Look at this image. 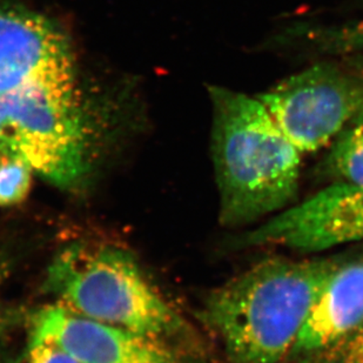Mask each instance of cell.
<instances>
[{
	"label": "cell",
	"instance_id": "obj_6",
	"mask_svg": "<svg viewBox=\"0 0 363 363\" xmlns=\"http://www.w3.org/2000/svg\"><path fill=\"white\" fill-rule=\"evenodd\" d=\"M363 240V189L333 182L250 230L243 247L316 253Z\"/></svg>",
	"mask_w": 363,
	"mask_h": 363
},
{
	"label": "cell",
	"instance_id": "obj_2",
	"mask_svg": "<svg viewBox=\"0 0 363 363\" xmlns=\"http://www.w3.org/2000/svg\"><path fill=\"white\" fill-rule=\"evenodd\" d=\"M348 257H269L216 288L200 319L228 363H286L325 284Z\"/></svg>",
	"mask_w": 363,
	"mask_h": 363
},
{
	"label": "cell",
	"instance_id": "obj_13",
	"mask_svg": "<svg viewBox=\"0 0 363 363\" xmlns=\"http://www.w3.org/2000/svg\"><path fill=\"white\" fill-rule=\"evenodd\" d=\"M19 363H79L55 343L30 336L28 348Z\"/></svg>",
	"mask_w": 363,
	"mask_h": 363
},
{
	"label": "cell",
	"instance_id": "obj_4",
	"mask_svg": "<svg viewBox=\"0 0 363 363\" xmlns=\"http://www.w3.org/2000/svg\"><path fill=\"white\" fill-rule=\"evenodd\" d=\"M45 289L89 319L168 340L189 325L146 278L130 253L114 246L73 243L48 268Z\"/></svg>",
	"mask_w": 363,
	"mask_h": 363
},
{
	"label": "cell",
	"instance_id": "obj_5",
	"mask_svg": "<svg viewBox=\"0 0 363 363\" xmlns=\"http://www.w3.org/2000/svg\"><path fill=\"white\" fill-rule=\"evenodd\" d=\"M257 98L302 155L319 151L363 111V59L318 62Z\"/></svg>",
	"mask_w": 363,
	"mask_h": 363
},
{
	"label": "cell",
	"instance_id": "obj_11",
	"mask_svg": "<svg viewBox=\"0 0 363 363\" xmlns=\"http://www.w3.org/2000/svg\"><path fill=\"white\" fill-rule=\"evenodd\" d=\"M33 172L19 155H0V207L19 205L26 200L31 191Z\"/></svg>",
	"mask_w": 363,
	"mask_h": 363
},
{
	"label": "cell",
	"instance_id": "obj_15",
	"mask_svg": "<svg viewBox=\"0 0 363 363\" xmlns=\"http://www.w3.org/2000/svg\"><path fill=\"white\" fill-rule=\"evenodd\" d=\"M3 363H19V360H6Z\"/></svg>",
	"mask_w": 363,
	"mask_h": 363
},
{
	"label": "cell",
	"instance_id": "obj_16",
	"mask_svg": "<svg viewBox=\"0 0 363 363\" xmlns=\"http://www.w3.org/2000/svg\"><path fill=\"white\" fill-rule=\"evenodd\" d=\"M1 153H4V152L0 151V155H1Z\"/></svg>",
	"mask_w": 363,
	"mask_h": 363
},
{
	"label": "cell",
	"instance_id": "obj_12",
	"mask_svg": "<svg viewBox=\"0 0 363 363\" xmlns=\"http://www.w3.org/2000/svg\"><path fill=\"white\" fill-rule=\"evenodd\" d=\"M287 363H363V323L333 342Z\"/></svg>",
	"mask_w": 363,
	"mask_h": 363
},
{
	"label": "cell",
	"instance_id": "obj_3",
	"mask_svg": "<svg viewBox=\"0 0 363 363\" xmlns=\"http://www.w3.org/2000/svg\"><path fill=\"white\" fill-rule=\"evenodd\" d=\"M209 94L220 223L257 225L294 205L301 152L257 98L218 86Z\"/></svg>",
	"mask_w": 363,
	"mask_h": 363
},
{
	"label": "cell",
	"instance_id": "obj_1",
	"mask_svg": "<svg viewBox=\"0 0 363 363\" xmlns=\"http://www.w3.org/2000/svg\"><path fill=\"white\" fill-rule=\"evenodd\" d=\"M69 41L52 21L0 4V151L60 189L89 172V128Z\"/></svg>",
	"mask_w": 363,
	"mask_h": 363
},
{
	"label": "cell",
	"instance_id": "obj_8",
	"mask_svg": "<svg viewBox=\"0 0 363 363\" xmlns=\"http://www.w3.org/2000/svg\"><path fill=\"white\" fill-rule=\"evenodd\" d=\"M362 323L363 257H348L325 284L287 362L333 342Z\"/></svg>",
	"mask_w": 363,
	"mask_h": 363
},
{
	"label": "cell",
	"instance_id": "obj_10",
	"mask_svg": "<svg viewBox=\"0 0 363 363\" xmlns=\"http://www.w3.org/2000/svg\"><path fill=\"white\" fill-rule=\"evenodd\" d=\"M323 171L333 182L363 189V111L330 143Z\"/></svg>",
	"mask_w": 363,
	"mask_h": 363
},
{
	"label": "cell",
	"instance_id": "obj_9",
	"mask_svg": "<svg viewBox=\"0 0 363 363\" xmlns=\"http://www.w3.org/2000/svg\"><path fill=\"white\" fill-rule=\"evenodd\" d=\"M277 45L314 55L363 58V19L339 25H298L286 28Z\"/></svg>",
	"mask_w": 363,
	"mask_h": 363
},
{
	"label": "cell",
	"instance_id": "obj_14",
	"mask_svg": "<svg viewBox=\"0 0 363 363\" xmlns=\"http://www.w3.org/2000/svg\"><path fill=\"white\" fill-rule=\"evenodd\" d=\"M3 273H4V268L3 266H1V264H0V284H1V281H3ZM4 327V316H3V312H1V309H0V332H1V329H3Z\"/></svg>",
	"mask_w": 363,
	"mask_h": 363
},
{
	"label": "cell",
	"instance_id": "obj_7",
	"mask_svg": "<svg viewBox=\"0 0 363 363\" xmlns=\"http://www.w3.org/2000/svg\"><path fill=\"white\" fill-rule=\"evenodd\" d=\"M30 336L55 343L79 363H187L166 340L89 319L59 302L35 313Z\"/></svg>",
	"mask_w": 363,
	"mask_h": 363
}]
</instances>
